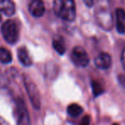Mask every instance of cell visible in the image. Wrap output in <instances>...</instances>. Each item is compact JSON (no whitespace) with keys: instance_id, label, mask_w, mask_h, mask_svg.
<instances>
[{"instance_id":"obj_1","label":"cell","mask_w":125,"mask_h":125,"mask_svg":"<svg viewBox=\"0 0 125 125\" xmlns=\"http://www.w3.org/2000/svg\"><path fill=\"white\" fill-rule=\"evenodd\" d=\"M55 14L62 20L73 21L76 16L75 2L72 0H56L53 3Z\"/></svg>"},{"instance_id":"obj_2","label":"cell","mask_w":125,"mask_h":125,"mask_svg":"<svg viewBox=\"0 0 125 125\" xmlns=\"http://www.w3.org/2000/svg\"><path fill=\"white\" fill-rule=\"evenodd\" d=\"M1 33L9 44H16L19 39V29L17 24L13 20H8L1 27Z\"/></svg>"},{"instance_id":"obj_3","label":"cell","mask_w":125,"mask_h":125,"mask_svg":"<svg viewBox=\"0 0 125 125\" xmlns=\"http://www.w3.org/2000/svg\"><path fill=\"white\" fill-rule=\"evenodd\" d=\"M71 60L76 66L86 67L89 63V57L82 47L76 46L71 52Z\"/></svg>"},{"instance_id":"obj_4","label":"cell","mask_w":125,"mask_h":125,"mask_svg":"<svg viewBox=\"0 0 125 125\" xmlns=\"http://www.w3.org/2000/svg\"><path fill=\"white\" fill-rule=\"evenodd\" d=\"M25 86L32 104L35 109L39 110L40 108V95L38 88L32 82H25Z\"/></svg>"},{"instance_id":"obj_5","label":"cell","mask_w":125,"mask_h":125,"mask_svg":"<svg viewBox=\"0 0 125 125\" xmlns=\"http://www.w3.org/2000/svg\"><path fill=\"white\" fill-rule=\"evenodd\" d=\"M16 106H17L18 125H30L29 115L24 101L18 98L16 99Z\"/></svg>"},{"instance_id":"obj_6","label":"cell","mask_w":125,"mask_h":125,"mask_svg":"<svg viewBox=\"0 0 125 125\" xmlns=\"http://www.w3.org/2000/svg\"><path fill=\"white\" fill-rule=\"evenodd\" d=\"M96 19L99 26L104 29H110L112 26V18L110 12L106 10H99L96 14Z\"/></svg>"},{"instance_id":"obj_7","label":"cell","mask_w":125,"mask_h":125,"mask_svg":"<svg viewBox=\"0 0 125 125\" xmlns=\"http://www.w3.org/2000/svg\"><path fill=\"white\" fill-rule=\"evenodd\" d=\"M111 57L108 53L101 52L94 59L96 67L100 70H108L111 66Z\"/></svg>"},{"instance_id":"obj_8","label":"cell","mask_w":125,"mask_h":125,"mask_svg":"<svg viewBox=\"0 0 125 125\" xmlns=\"http://www.w3.org/2000/svg\"><path fill=\"white\" fill-rule=\"evenodd\" d=\"M30 14L34 17H41L45 11V4L40 0H33L29 4L28 6Z\"/></svg>"},{"instance_id":"obj_9","label":"cell","mask_w":125,"mask_h":125,"mask_svg":"<svg viewBox=\"0 0 125 125\" xmlns=\"http://www.w3.org/2000/svg\"><path fill=\"white\" fill-rule=\"evenodd\" d=\"M116 30L119 33H125V11L124 10L116 9Z\"/></svg>"},{"instance_id":"obj_10","label":"cell","mask_w":125,"mask_h":125,"mask_svg":"<svg viewBox=\"0 0 125 125\" xmlns=\"http://www.w3.org/2000/svg\"><path fill=\"white\" fill-rule=\"evenodd\" d=\"M0 10L8 16H13L16 12V6L12 1L4 0L0 1Z\"/></svg>"},{"instance_id":"obj_11","label":"cell","mask_w":125,"mask_h":125,"mask_svg":"<svg viewBox=\"0 0 125 125\" xmlns=\"http://www.w3.org/2000/svg\"><path fill=\"white\" fill-rule=\"evenodd\" d=\"M18 59L24 66H30L32 64V59L29 56L28 50L26 47L21 46L17 51Z\"/></svg>"},{"instance_id":"obj_12","label":"cell","mask_w":125,"mask_h":125,"mask_svg":"<svg viewBox=\"0 0 125 125\" xmlns=\"http://www.w3.org/2000/svg\"><path fill=\"white\" fill-rule=\"evenodd\" d=\"M52 45H53V48L55 49L56 52L60 54V55H62L66 51L63 40L62 38H60V37H57L56 39H54L53 42H52Z\"/></svg>"},{"instance_id":"obj_13","label":"cell","mask_w":125,"mask_h":125,"mask_svg":"<svg viewBox=\"0 0 125 125\" xmlns=\"http://www.w3.org/2000/svg\"><path fill=\"white\" fill-rule=\"evenodd\" d=\"M68 114L72 117H76V116H80L83 111V109L81 105H79L78 104H71L68 106Z\"/></svg>"},{"instance_id":"obj_14","label":"cell","mask_w":125,"mask_h":125,"mask_svg":"<svg viewBox=\"0 0 125 125\" xmlns=\"http://www.w3.org/2000/svg\"><path fill=\"white\" fill-rule=\"evenodd\" d=\"M12 61V55L8 49L0 47V62L3 63H10Z\"/></svg>"},{"instance_id":"obj_15","label":"cell","mask_w":125,"mask_h":125,"mask_svg":"<svg viewBox=\"0 0 125 125\" xmlns=\"http://www.w3.org/2000/svg\"><path fill=\"white\" fill-rule=\"evenodd\" d=\"M92 87H93V92H94V94L95 97L100 95V94H102L104 92L101 84L99 82H96V81H93L92 82Z\"/></svg>"},{"instance_id":"obj_16","label":"cell","mask_w":125,"mask_h":125,"mask_svg":"<svg viewBox=\"0 0 125 125\" xmlns=\"http://www.w3.org/2000/svg\"><path fill=\"white\" fill-rule=\"evenodd\" d=\"M117 79H118L119 83L121 84L123 87H125V75H119Z\"/></svg>"},{"instance_id":"obj_17","label":"cell","mask_w":125,"mask_h":125,"mask_svg":"<svg viewBox=\"0 0 125 125\" xmlns=\"http://www.w3.org/2000/svg\"><path fill=\"white\" fill-rule=\"evenodd\" d=\"M80 125H90V118H89V116H85V117L82 119Z\"/></svg>"},{"instance_id":"obj_18","label":"cell","mask_w":125,"mask_h":125,"mask_svg":"<svg viewBox=\"0 0 125 125\" xmlns=\"http://www.w3.org/2000/svg\"><path fill=\"white\" fill-rule=\"evenodd\" d=\"M121 61H122V64H123V69L125 70V47H124V49L123 50V52H122Z\"/></svg>"},{"instance_id":"obj_19","label":"cell","mask_w":125,"mask_h":125,"mask_svg":"<svg viewBox=\"0 0 125 125\" xmlns=\"http://www.w3.org/2000/svg\"><path fill=\"white\" fill-rule=\"evenodd\" d=\"M84 3H85L86 4H87L88 7H91V6L94 4V2L93 1H87V0H86V1H84Z\"/></svg>"},{"instance_id":"obj_20","label":"cell","mask_w":125,"mask_h":125,"mask_svg":"<svg viewBox=\"0 0 125 125\" xmlns=\"http://www.w3.org/2000/svg\"><path fill=\"white\" fill-rule=\"evenodd\" d=\"M1 10H0V21H1V19H2V15H1Z\"/></svg>"},{"instance_id":"obj_21","label":"cell","mask_w":125,"mask_h":125,"mask_svg":"<svg viewBox=\"0 0 125 125\" xmlns=\"http://www.w3.org/2000/svg\"><path fill=\"white\" fill-rule=\"evenodd\" d=\"M112 125H119V124H117V123H113Z\"/></svg>"}]
</instances>
